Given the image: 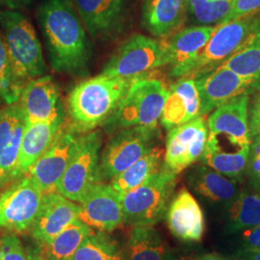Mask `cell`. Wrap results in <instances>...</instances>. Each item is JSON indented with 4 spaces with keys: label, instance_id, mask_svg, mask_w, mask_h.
Instances as JSON below:
<instances>
[{
    "label": "cell",
    "instance_id": "14",
    "mask_svg": "<svg viewBox=\"0 0 260 260\" xmlns=\"http://www.w3.org/2000/svg\"><path fill=\"white\" fill-rule=\"evenodd\" d=\"M79 136L65 120L55 139L29 170L28 176L44 193L56 191V186L74 156Z\"/></svg>",
    "mask_w": 260,
    "mask_h": 260
},
{
    "label": "cell",
    "instance_id": "41",
    "mask_svg": "<svg viewBox=\"0 0 260 260\" xmlns=\"http://www.w3.org/2000/svg\"><path fill=\"white\" fill-rule=\"evenodd\" d=\"M198 260H225L222 256H220L217 253H206L200 257H198Z\"/></svg>",
    "mask_w": 260,
    "mask_h": 260
},
{
    "label": "cell",
    "instance_id": "39",
    "mask_svg": "<svg viewBox=\"0 0 260 260\" xmlns=\"http://www.w3.org/2000/svg\"><path fill=\"white\" fill-rule=\"evenodd\" d=\"M31 0H0V3L9 10L22 9L26 7Z\"/></svg>",
    "mask_w": 260,
    "mask_h": 260
},
{
    "label": "cell",
    "instance_id": "6",
    "mask_svg": "<svg viewBox=\"0 0 260 260\" xmlns=\"http://www.w3.org/2000/svg\"><path fill=\"white\" fill-rule=\"evenodd\" d=\"M167 93L166 84L157 78L147 76L136 79L104 126L109 131L158 126Z\"/></svg>",
    "mask_w": 260,
    "mask_h": 260
},
{
    "label": "cell",
    "instance_id": "22",
    "mask_svg": "<svg viewBox=\"0 0 260 260\" xmlns=\"http://www.w3.org/2000/svg\"><path fill=\"white\" fill-rule=\"evenodd\" d=\"M185 22V0H144L142 24L152 36L167 39Z\"/></svg>",
    "mask_w": 260,
    "mask_h": 260
},
{
    "label": "cell",
    "instance_id": "36",
    "mask_svg": "<svg viewBox=\"0 0 260 260\" xmlns=\"http://www.w3.org/2000/svg\"><path fill=\"white\" fill-rule=\"evenodd\" d=\"M257 12H260V0H234L232 10L220 25Z\"/></svg>",
    "mask_w": 260,
    "mask_h": 260
},
{
    "label": "cell",
    "instance_id": "35",
    "mask_svg": "<svg viewBox=\"0 0 260 260\" xmlns=\"http://www.w3.org/2000/svg\"><path fill=\"white\" fill-rule=\"evenodd\" d=\"M0 260H30L16 233H7L1 236Z\"/></svg>",
    "mask_w": 260,
    "mask_h": 260
},
{
    "label": "cell",
    "instance_id": "15",
    "mask_svg": "<svg viewBox=\"0 0 260 260\" xmlns=\"http://www.w3.org/2000/svg\"><path fill=\"white\" fill-rule=\"evenodd\" d=\"M26 120L19 104L0 108V189L19 177V151Z\"/></svg>",
    "mask_w": 260,
    "mask_h": 260
},
{
    "label": "cell",
    "instance_id": "23",
    "mask_svg": "<svg viewBox=\"0 0 260 260\" xmlns=\"http://www.w3.org/2000/svg\"><path fill=\"white\" fill-rule=\"evenodd\" d=\"M188 183L207 201L230 205L241 192L240 182L225 177L212 168L199 164L189 171Z\"/></svg>",
    "mask_w": 260,
    "mask_h": 260
},
{
    "label": "cell",
    "instance_id": "12",
    "mask_svg": "<svg viewBox=\"0 0 260 260\" xmlns=\"http://www.w3.org/2000/svg\"><path fill=\"white\" fill-rule=\"evenodd\" d=\"M207 136V122L202 116L168 130L161 168L177 176L194 165L203 155Z\"/></svg>",
    "mask_w": 260,
    "mask_h": 260
},
{
    "label": "cell",
    "instance_id": "7",
    "mask_svg": "<svg viewBox=\"0 0 260 260\" xmlns=\"http://www.w3.org/2000/svg\"><path fill=\"white\" fill-rule=\"evenodd\" d=\"M260 20V12L218 25L205 47L184 65L170 71V76L178 79L213 69L235 53L247 42Z\"/></svg>",
    "mask_w": 260,
    "mask_h": 260
},
{
    "label": "cell",
    "instance_id": "16",
    "mask_svg": "<svg viewBox=\"0 0 260 260\" xmlns=\"http://www.w3.org/2000/svg\"><path fill=\"white\" fill-rule=\"evenodd\" d=\"M18 104L26 122L66 120L60 89L50 75H43L29 81L21 91Z\"/></svg>",
    "mask_w": 260,
    "mask_h": 260
},
{
    "label": "cell",
    "instance_id": "4",
    "mask_svg": "<svg viewBox=\"0 0 260 260\" xmlns=\"http://www.w3.org/2000/svg\"><path fill=\"white\" fill-rule=\"evenodd\" d=\"M0 25L13 73L19 85L46 75L47 65L41 42L30 20L17 10L0 13Z\"/></svg>",
    "mask_w": 260,
    "mask_h": 260
},
{
    "label": "cell",
    "instance_id": "38",
    "mask_svg": "<svg viewBox=\"0 0 260 260\" xmlns=\"http://www.w3.org/2000/svg\"><path fill=\"white\" fill-rule=\"evenodd\" d=\"M249 128L251 137L260 135V92L250 101L249 104Z\"/></svg>",
    "mask_w": 260,
    "mask_h": 260
},
{
    "label": "cell",
    "instance_id": "1",
    "mask_svg": "<svg viewBox=\"0 0 260 260\" xmlns=\"http://www.w3.org/2000/svg\"><path fill=\"white\" fill-rule=\"evenodd\" d=\"M250 101V94L239 95L208 115V136L199 160L201 164L241 183L251 147Z\"/></svg>",
    "mask_w": 260,
    "mask_h": 260
},
{
    "label": "cell",
    "instance_id": "27",
    "mask_svg": "<svg viewBox=\"0 0 260 260\" xmlns=\"http://www.w3.org/2000/svg\"><path fill=\"white\" fill-rule=\"evenodd\" d=\"M93 233L91 226L77 220L51 241L39 244L40 248L34 253L35 260H72L79 245Z\"/></svg>",
    "mask_w": 260,
    "mask_h": 260
},
{
    "label": "cell",
    "instance_id": "8",
    "mask_svg": "<svg viewBox=\"0 0 260 260\" xmlns=\"http://www.w3.org/2000/svg\"><path fill=\"white\" fill-rule=\"evenodd\" d=\"M102 147L103 135L100 130L80 135L74 156L56 186V192L80 204L93 186L103 183L100 169Z\"/></svg>",
    "mask_w": 260,
    "mask_h": 260
},
{
    "label": "cell",
    "instance_id": "11",
    "mask_svg": "<svg viewBox=\"0 0 260 260\" xmlns=\"http://www.w3.org/2000/svg\"><path fill=\"white\" fill-rule=\"evenodd\" d=\"M44 192L28 175L19 177L0 195V229L14 233L30 231Z\"/></svg>",
    "mask_w": 260,
    "mask_h": 260
},
{
    "label": "cell",
    "instance_id": "32",
    "mask_svg": "<svg viewBox=\"0 0 260 260\" xmlns=\"http://www.w3.org/2000/svg\"><path fill=\"white\" fill-rule=\"evenodd\" d=\"M72 260H126L119 243L105 232H93L79 245Z\"/></svg>",
    "mask_w": 260,
    "mask_h": 260
},
{
    "label": "cell",
    "instance_id": "5",
    "mask_svg": "<svg viewBox=\"0 0 260 260\" xmlns=\"http://www.w3.org/2000/svg\"><path fill=\"white\" fill-rule=\"evenodd\" d=\"M177 177L161 168L141 185L120 194L123 223L136 226L161 222L174 195Z\"/></svg>",
    "mask_w": 260,
    "mask_h": 260
},
{
    "label": "cell",
    "instance_id": "30",
    "mask_svg": "<svg viewBox=\"0 0 260 260\" xmlns=\"http://www.w3.org/2000/svg\"><path fill=\"white\" fill-rule=\"evenodd\" d=\"M163 157L164 150L158 145L133 165L114 177L110 185L120 194L138 187L160 171L163 164Z\"/></svg>",
    "mask_w": 260,
    "mask_h": 260
},
{
    "label": "cell",
    "instance_id": "25",
    "mask_svg": "<svg viewBox=\"0 0 260 260\" xmlns=\"http://www.w3.org/2000/svg\"><path fill=\"white\" fill-rule=\"evenodd\" d=\"M64 121H35L25 123L19 157L21 176L27 175L31 167L48 149Z\"/></svg>",
    "mask_w": 260,
    "mask_h": 260
},
{
    "label": "cell",
    "instance_id": "37",
    "mask_svg": "<svg viewBox=\"0 0 260 260\" xmlns=\"http://www.w3.org/2000/svg\"><path fill=\"white\" fill-rule=\"evenodd\" d=\"M239 251L260 250V224L241 232Z\"/></svg>",
    "mask_w": 260,
    "mask_h": 260
},
{
    "label": "cell",
    "instance_id": "28",
    "mask_svg": "<svg viewBox=\"0 0 260 260\" xmlns=\"http://www.w3.org/2000/svg\"><path fill=\"white\" fill-rule=\"evenodd\" d=\"M221 65L251 79L255 93L260 92V20L247 42Z\"/></svg>",
    "mask_w": 260,
    "mask_h": 260
},
{
    "label": "cell",
    "instance_id": "29",
    "mask_svg": "<svg viewBox=\"0 0 260 260\" xmlns=\"http://www.w3.org/2000/svg\"><path fill=\"white\" fill-rule=\"evenodd\" d=\"M228 206L229 233H241L260 224V190L242 188L240 194Z\"/></svg>",
    "mask_w": 260,
    "mask_h": 260
},
{
    "label": "cell",
    "instance_id": "2",
    "mask_svg": "<svg viewBox=\"0 0 260 260\" xmlns=\"http://www.w3.org/2000/svg\"><path fill=\"white\" fill-rule=\"evenodd\" d=\"M51 68L60 74L86 76L92 47L86 28L69 0H47L38 11Z\"/></svg>",
    "mask_w": 260,
    "mask_h": 260
},
{
    "label": "cell",
    "instance_id": "21",
    "mask_svg": "<svg viewBox=\"0 0 260 260\" xmlns=\"http://www.w3.org/2000/svg\"><path fill=\"white\" fill-rule=\"evenodd\" d=\"M201 101L193 76L177 79L168 87L167 98L160 117V123L172 129L200 116Z\"/></svg>",
    "mask_w": 260,
    "mask_h": 260
},
{
    "label": "cell",
    "instance_id": "3",
    "mask_svg": "<svg viewBox=\"0 0 260 260\" xmlns=\"http://www.w3.org/2000/svg\"><path fill=\"white\" fill-rule=\"evenodd\" d=\"M135 80L102 74L77 84L67 101L70 128L82 135L104 125Z\"/></svg>",
    "mask_w": 260,
    "mask_h": 260
},
{
    "label": "cell",
    "instance_id": "9",
    "mask_svg": "<svg viewBox=\"0 0 260 260\" xmlns=\"http://www.w3.org/2000/svg\"><path fill=\"white\" fill-rule=\"evenodd\" d=\"M158 126H132L118 130L106 143L101 153L103 182L111 181L159 144Z\"/></svg>",
    "mask_w": 260,
    "mask_h": 260
},
{
    "label": "cell",
    "instance_id": "31",
    "mask_svg": "<svg viewBox=\"0 0 260 260\" xmlns=\"http://www.w3.org/2000/svg\"><path fill=\"white\" fill-rule=\"evenodd\" d=\"M234 0H185L186 22L190 26L220 25Z\"/></svg>",
    "mask_w": 260,
    "mask_h": 260
},
{
    "label": "cell",
    "instance_id": "17",
    "mask_svg": "<svg viewBox=\"0 0 260 260\" xmlns=\"http://www.w3.org/2000/svg\"><path fill=\"white\" fill-rule=\"evenodd\" d=\"M78 220L100 232L111 233L121 226V195L110 184L93 186L79 205Z\"/></svg>",
    "mask_w": 260,
    "mask_h": 260
},
{
    "label": "cell",
    "instance_id": "13",
    "mask_svg": "<svg viewBox=\"0 0 260 260\" xmlns=\"http://www.w3.org/2000/svg\"><path fill=\"white\" fill-rule=\"evenodd\" d=\"M193 77L200 94L202 117L208 116L239 95L255 93L251 79L235 74L223 65L202 72Z\"/></svg>",
    "mask_w": 260,
    "mask_h": 260
},
{
    "label": "cell",
    "instance_id": "20",
    "mask_svg": "<svg viewBox=\"0 0 260 260\" xmlns=\"http://www.w3.org/2000/svg\"><path fill=\"white\" fill-rule=\"evenodd\" d=\"M166 221L172 234L183 242H199L205 230L204 212L193 195L182 188L171 201Z\"/></svg>",
    "mask_w": 260,
    "mask_h": 260
},
{
    "label": "cell",
    "instance_id": "42",
    "mask_svg": "<svg viewBox=\"0 0 260 260\" xmlns=\"http://www.w3.org/2000/svg\"><path fill=\"white\" fill-rule=\"evenodd\" d=\"M2 102V98H1V94H0V103Z\"/></svg>",
    "mask_w": 260,
    "mask_h": 260
},
{
    "label": "cell",
    "instance_id": "18",
    "mask_svg": "<svg viewBox=\"0 0 260 260\" xmlns=\"http://www.w3.org/2000/svg\"><path fill=\"white\" fill-rule=\"evenodd\" d=\"M79 205L58 192L44 193L42 204L30 232L39 244L54 239L78 220Z\"/></svg>",
    "mask_w": 260,
    "mask_h": 260
},
{
    "label": "cell",
    "instance_id": "33",
    "mask_svg": "<svg viewBox=\"0 0 260 260\" xmlns=\"http://www.w3.org/2000/svg\"><path fill=\"white\" fill-rule=\"evenodd\" d=\"M22 89L14 75L4 40L0 35V94L2 102L6 104L18 103Z\"/></svg>",
    "mask_w": 260,
    "mask_h": 260
},
{
    "label": "cell",
    "instance_id": "24",
    "mask_svg": "<svg viewBox=\"0 0 260 260\" xmlns=\"http://www.w3.org/2000/svg\"><path fill=\"white\" fill-rule=\"evenodd\" d=\"M217 26H188L162 40L166 66L173 71L193 59L205 47Z\"/></svg>",
    "mask_w": 260,
    "mask_h": 260
},
{
    "label": "cell",
    "instance_id": "40",
    "mask_svg": "<svg viewBox=\"0 0 260 260\" xmlns=\"http://www.w3.org/2000/svg\"><path fill=\"white\" fill-rule=\"evenodd\" d=\"M166 260H198V257H195L188 253L180 252V251L169 250Z\"/></svg>",
    "mask_w": 260,
    "mask_h": 260
},
{
    "label": "cell",
    "instance_id": "26",
    "mask_svg": "<svg viewBox=\"0 0 260 260\" xmlns=\"http://www.w3.org/2000/svg\"><path fill=\"white\" fill-rule=\"evenodd\" d=\"M126 243V260H166L167 243L153 225L131 226Z\"/></svg>",
    "mask_w": 260,
    "mask_h": 260
},
{
    "label": "cell",
    "instance_id": "19",
    "mask_svg": "<svg viewBox=\"0 0 260 260\" xmlns=\"http://www.w3.org/2000/svg\"><path fill=\"white\" fill-rule=\"evenodd\" d=\"M75 10L93 40H110L123 23V0H74Z\"/></svg>",
    "mask_w": 260,
    "mask_h": 260
},
{
    "label": "cell",
    "instance_id": "10",
    "mask_svg": "<svg viewBox=\"0 0 260 260\" xmlns=\"http://www.w3.org/2000/svg\"><path fill=\"white\" fill-rule=\"evenodd\" d=\"M164 66L166 60L162 42L134 34L116 49L102 74L135 80L150 76L152 72Z\"/></svg>",
    "mask_w": 260,
    "mask_h": 260
},
{
    "label": "cell",
    "instance_id": "34",
    "mask_svg": "<svg viewBox=\"0 0 260 260\" xmlns=\"http://www.w3.org/2000/svg\"><path fill=\"white\" fill-rule=\"evenodd\" d=\"M244 181L247 182L248 188L260 190V135L251 137Z\"/></svg>",
    "mask_w": 260,
    "mask_h": 260
}]
</instances>
